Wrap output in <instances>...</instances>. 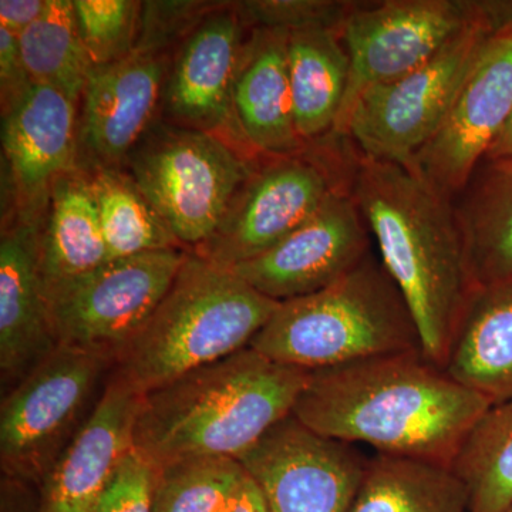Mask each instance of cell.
Wrapping results in <instances>:
<instances>
[{
	"label": "cell",
	"mask_w": 512,
	"mask_h": 512,
	"mask_svg": "<svg viewBox=\"0 0 512 512\" xmlns=\"http://www.w3.org/2000/svg\"><path fill=\"white\" fill-rule=\"evenodd\" d=\"M279 302L225 266L188 252L167 295L111 373L141 396L248 348Z\"/></svg>",
	"instance_id": "cell-4"
},
{
	"label": "cell",
	"mask_w": 512,
	"mask_h": 512,
	"mask_svg": "<svg viewBox=\"0 0 512 512\" xmlns=\"http://www.w3.org/2000/svg\"><path fill=\"white\" fill-rule=\"evenodd\" d=\"M308 379L248 346L144 394L133 447L156 468L185 458L239 460L291 416Z\"/></svg>",
	"instance_id": "cell-3"
},
{
	"label": "cell",
	"mask_w": 512,
	"mask_h": 512,
	"mask_svg": "<svg viewBox=\"0 0 512 512\" xmlns=\"http://www.w3.org/2000/svg\"><path fill=\"white\" fill-rule=\"evenodd\" d=\"M239 461L271 512H349L369 458L355 444L320 436L291 414Z\"/></svg>",
	"instance_id": "cell-13"
},
{
	"label": "cell",
	"mask_w": 512,
	"mask_h": 512,
	"mask_svg": "<svg viewBox=\"0 0 512 512\" xmlns=\"http://www.w3.org/2000/svg\"><path fill=\"white\" fill-rule=\"evenodd\" d=\"M501 2H484L476 18L426 63L366 90L350 114L346 136L363 156L409 168L446 120L474 60L490 35Z\"/></svg>",
	"instance_id": "cell-8"
},
{
	"label": "cell",
	"mask_w": 512,
	"mask_h": 512,
	"mask_svg": "<svg viewBox=\"0 0 512 512\" xmlns=\"http://www.w3.org/2000/svg\"><path fill=\"white\" fill-rule=\"evenodd\" d=\"M505 158H512V111L507 123L488 148L484 160H505Z\"/></svg>",
	"instance_id": "cell-37"
},
{
	"label": "cell",
	"mask_w": 512,
	"mask_h": 512,
	"mask_svg": "<svg viewBox=\"0 0 512 512\" xmlns=\"http://www.w3.org/2000/svg\"><path fill=\"white\" fill-rule=\"evenodd\" d=\"M349 512H471L466 485L450 467L375 453Z\"/></svg>",
	"instance_id": "cell-25"
},
{
	"label": "cell",
	"mask_w": 512,
	"mask_h": 512,
	"mask_svg": "<svg viewBox=\"0 0 512 512\" xmlns=\"http://www.w3.org/2000/svg\"><path fill=\"white\" fill-rule=\"evenodd\" d=\"M443 369L493 404L512 400V279L481 285L458 320Z\"/></svg>",
	"instance_id": "cell-21"
},
{
	"label": "cell",
	"mask_w": 512,
	"mask_h": 512,
	"mask_svg": "<svg viewBox=\"0 0 512 512\" xmlns=\"http://www.w3.org/2000/svg\"><path fill=\"white\" fill-rule=\"evenodd\" d=\"M456 204L477 284L512 279V158L484 160Z\"/></svg>",
	"instance_id": "cell-24"
},
{
	"label": "cell",
	"mask_w": 512,
	"mask_h": 512,
	"mask_svg": "<svg viewBox=\"0 0 512 512\" xmlns=\"http://www.w3.org/2000/svg\"><path fill=\"white\" fill-rule=\"evenodd\" d=\"M80 39L93 66L126 59L136 50L141 2L73 0Z\"/></svg>",
	"instance_id": "cell-30"
},
{
	"label": "cell",
	"mask_w": 512,
	"mask_h": 512,
	"mask_svg": "<svg viewBox=\"0 0 512 512\" xmlns=\"http://www.w3.org/2000/svg\"><path fill=\"white\" fill-rule=\"evenodd\" d=\"M174 53L134 52L93 66L79 106V168H124L128 154L160 119Z\"/></svg>",
	"instance_id": "cell-17"
},
{
	"label": "cell",
	"mask_w": 512,
	"mask_h": 512,
	"mask_svg": "<svg viewBox=\"0 0 512 512\" xmlns=\"http://www.w3.org/2000/svg\"><path fill=\"white\" fill-rule=\"evenodd\" d=\"M493 403L423 352L309 372L292 414L329 439L450 467Z\"/></svg>",
	"instance_id": "cell-1"
},
{
	"label": "cell",
	"mask_w": 512,
	"mask_h": 512,
	"mask_svg": "<svg viewBox=\"0 0 512 512\" xmlns=\"http://www.w3.org/2000/svg\"><path fill=\"white\" fill-rule=\"evenodd\" d=\"M86 173L110 259L185 249L124 168H96Z\"/></svg>",
	"instance_id": "cell-26"
},
{
	"label": "cell",
	"mask_w": 512,
	"mask_h": 512,
	"mask_svg": "<svg viewBox=\"0 0 512 512\" xmlns=\"http://www.w3.org/2000/svg\"><path fill=\"white\" fill-rule=\"evenodd\" d=\"M227 2L148 0L141 2L140 28L134 52L173 55L177 47Z\"/></svg>",
	"instance_id": "cell-32"
},
{
	"label": "cell",
	"mask_w": 512,
	"mask_h": 512,
	"mask_svg": "<svg viewBox=\"0 0 512 512\" xmlns=\"http://www.w3.org/2000/svg\"><path fill=\"white\" fill-rule=\"evenodd\" d=\"M43 222L2 220L0 237V373L9 390L57 348L40 274Z\"/></svg>",
	"instance_id": "cell-19"
},
{
	"label": "cell",
	"mask_w": 512,
	"mask_h": 512,
	"mask_svg": "<svg viewBox=\"0 0 512 512\" xmlns=\"http://www.w3.org/2000/svg\"><path fill=\"white\" fill-rule=\"evenodd\" d=\"M3 512H6L5 510H3Z\"/></svg>",
	"instance_id": "cell-39"
},
{
	"label": "cell",
	"mask_w": 512,
	"mask_h": 512,
	"mask_svg": "<svg viewBox=\"0 0 512 512\" xmlns=\"http://www.w3.org/2000/svg\"><path fill=\"white\" fill-rule=\"evenodd\" d=\"M140 393L110 373L79 433L39 485L36 512H93L120 461L133 448Z\"/></svg>",
	"instance_id": "cell-18"
},
{
	"label": "cell",
	"mask_w": 512,
	"mask_h": 512,
	"mask_svg": "<svg viewBox=\"0 0 512 512\" xmlns=\"http://www.w3.org/2000/svg\"><path fill=\"white\" fill-rule=\"evenodd\" d=\"M247 26L235 2L211 13L175 50L165 82L160 119L221 138L249 160V146L234 107V83Z\"/></svg>",
	"instance_id": "cell-14"
},
{
	"label": "cell",
	"mask_w": 512,
	"mask_h": 512,
	"mask_svg": "<svg viewBox=\"0 0 512 512\" xmlns=\"http://www.w3.org/2000/svg\"><path fill=\"white\" fill-rule=\"evenodd\" d=\"M350 190L409 305L424 355L443 367L458 320L481 286L456 200L403 165L359 151Z\"/></svg>",
	"instance_id": "cell-2"
},
{
	"label": "cell",
	"mask_w": 512,
	"mask_h": 512,
	"mask_svg": "<svg viewBox=\"0 0 512 512\" xmlns=\"http://www.w3.org/2000/svg\"><path fill=\"white\" fill-rule=\"evenodd\" d=\"M47 0H2L0 26L20 35L45 13Z\"/></svg>",
	"instance_id": "cell-35"
},
{
	"label": "cell",
	"mask_w": 512,
	"mask_h": 512,
	"mask_svg": "<svg viewBox=\"0 0 512 512\" xmlns=\"http://www.w3.org/2000/svg\"><path fill=\"white\" fill-rule=\"evenodd\" d=\"M19 45L32 82L56 87L80 106L93 63L80 39L73 0H47L45 13L20 33Z\"/></svg>",
	"instance_id": "cell-28"
},
{
	"label": "cell",
	"mask_w": 512,
	"mask_h": 512,
	"mask_svg": "<svg viewBox=\"0 0 512 512\" xmlns=\"http://www.w3.org/2000/svg\"><path fill=\"white\" fill-rule=\"evenodd\" d=\"M2 220L43 222L60 175L79 168V103L56 87L32 83L2 116Z\"/></svg>",
	"instance_id": "cell-15"
},
{
	"label": "cell",
	"mask_w": 512,
	"mask_h": 512,
	"mask_svg": "<svg viewBox=\"0 0 512 512\" xmlns=\"http://www.w3.org/2000/svg\"><path fill=\"white\" fill-rule=\"evenodd\" d=\"M505 512H512V505H511V507H510V508H508V510H507V511H505Z\"/></svg>",
	"instance_id": "cell-38"
},
{
	"label": "cell",
	"mask_w": 512,
	"mask_h": 512,
	"mask_svg": "<svg viewBox=\"0 0 512 512\" xmlns=\"http://www.w3.org/2000/svg\"><path fill=\"white\" fill-rule=\"evenodd\" d=\"M187 249L110 259L92 272L46 288L57 342L116 362L156 311Z\"/></svg>",
	"instance_id": "cell-10"
},
{
	"label": "cell",
	"mask_w": 512,
	"mask_h": 512,
	"mask_svg": "<svg viewBox=\"0 0 512 512\" xmlns=\"http://www.w3.org/2000/svg\"><path fill=\"white\" fill-rule=\"evenodd\" d=\"M110 261L89 174L82 168L60 175L50 192L39 234V264L45 289L79 278Z\"/></svg>",
	"instance_id": "cell-22"
},
{
	"label": "cell",
	"mask_w": 512,
	"mask_h": 512,
	"mask_svg": "<svg viewBox=\"0 0 512 512\" xmlns=\"http://www.w3.org/2000/svg\"><path fill=\"white\" fill-rule=\"evenodd\" d=\"M258 161L221 138L158 119L128 154L124 170L192 251L217 231Z\"/></svg>",
	"instance_id": "cell-7"
},
{
	"label": "cell",
	"mask_w": 512,
	"mask_h": 512,
	"mask_svg": "<svg viewBox=\"0 0 512 512\" xmlns=\"http://www.w3.org/2000/svg\"><path fill=\"white\" fill-rule=\"evenodd\" d=\"M247 471V470H245ZM221 512H271L266 504L261 488L254 478L245 474L235 493L231 495L228 503Z\"/></svg>",
	"instance_id": "cell-36"
},
{
	"label": "cell",
	"mask_w": 512,
	"mask_h": 512,
	"mask_svg": "<svg viewBox=\"0 0 512 512\" xmlns=\"http://www.w3.org/2000/svg\"><path fill=\"white\" fill-rule=\"evenodd\" d=\"M288 69L296 130L309 146L333 133L348 89L349 57L339 32L289 33Z\"/></svg>",
	"instance_id": "cell-23"
},
{
	"label": "cell",
	"mask_w": 512,
	"mask_h": 512,
	"mask_svg": "<svg viewBox=\"0 0 512 512\" xmlns=\"http://www.w3.org/2000/svg\"><path fill=\"white\" fill-rule=\"evenodd\" d=\"M512 111V2L500 15L453 106L407 170L456 198L470 183Z\"/></svg>",
	"instance_id": "cell-12"
},
{
	"label": "cell",
	"mask_w": 512,
	"mask_h": 512,
	"mask_svg": "<svg viewBox=\"0 0 512 512\" xmlns=\"http://www.w3.org/2000/svg\"><path fill=\"white\" fill-rule=\"evenodd\" d=\"M247 471L229 457H197L156 468L153 512H221Z\"/></svg>",
	"instance_id": "cell-29"
},
{
	"label": "cell",
	"mask_w": 512,
	"mask_h": 512,
	"mask_svg": "<svg viewBox=\"0 0 512 512\" xmlns=\"http://www.w3.org/2000/svg\"><path fill=\"white\" fill-rule=\"evenodd\" d=\"M288 32L251 29L234 83L239 126L258 156H295L306 150L296 130L288 69Z\"/></svg>",
	"instance_id": "cell-20"
},
{
	"label": "cell",
	"mask_w": 512,
	"mask_h": 512,
	"mask_svg": "<svg viewBox=\"0 0 512 512\" xmlns=\"http://www.w3.org/2000/svg\"><path fill=\"white\" fill-rule=\"evenodd\" d=\"M370 251L369 228L349 188L329 195L274 247L229 269L266 298L285 302L335 284Z\"/></svg>",
	"instance_id": "cell-16"
},
{
	"label": "cell",
	"mask_w": 512,
	"mask_h": 512,
	"mask_svg": "<svg viewBox=\"0 0 512 512\" xmlns=\"http://www.w3.org/2000/svg\"><path fill=\"white\" fill-rule=\"evenodd\" d=\"M451 470L466 485L471 512L512 505V400L493 404L468 434Z\"/></svg>",
	"instance_id": "cell-27"
},
{
	"label": "cell",
	"mask_w": 512,
	"mask_h": 512,
	"mask_svg": "<svg viewBox=\"0 0 512 512\" xmlns=\"http://www.w3.org/2000/svg\"><path fill=\"white\" fill-rule=\"evenodd\" d=\"M249 346L279 365L306 372L423 352L406 299L372 251L328 288L279 302Z\"/></svg>",
	"instance_id": "cell-5"
},
{
	"label": "cell",
	"mask_w": 512,
	"mask_h": 512,
	"mask_svg": "<svg viewBox=\"0 0 512 512\" xmlns=\"http://www.w3.org/2000/svg\"><path fill=\"white\" fill-rule=\"evenodd\" d=\"M481 6L480 0L360 2L339 32L350 70L333 136H346L353 107L366 90L426 63L476 18Z\"/></svg>",
	"instance_id": "cell-11"
},
{
	"label": "cell",
	"mask_w": 512,
	"mask_h": 512,
	"mask_svg": "<svg viewBox=\"0 0 512 512\" xmlns=\"http://www.w3.org/2000/svg\"><path fill=\"white\" fill-rule=\"evenodd\" d=\"M360 2L340 0H248L235 2L242 22L251 29L285 32L329 29L340 32Z\"/></svg>",
	"instance_id": "cell-31"
},
{
	"label": "cell",
	"mask_w": 512,
	"mask_h": 512,
	"mask_svg": "<svg viewBox=\"0 0 512 512\" xmlns=\"http://www.w3.org/2000/svg\"><path fill=\"white\" fill-rule=\"evenodd\" d=\"M356 157L350 138L333 134L295 156L262 157L217 231L192 252L231 268L268 251L308 221L329 195L352 188Z\"/></svg>",
	"instance_id": "cell-6"
},
{
	"label": "cell",
	"mask_w": 512,
	"mask_h": 512,
	"mask_svg": "<svg viewBox=\"0 0 512 512\" xmlns=\"http://www.w3.org/2000/svg\"><path fill=\"white\" fill-rule=\"evenodd\" d=\"M113 366L107 357L59 346L9 390L0 407V464L8 480L42 484L89 419Z\"/></svg>",
	"instance_id": "cell-9"
},
{
	"label": "cell",
	"mask_w": 512,
	"mask_h": 512,
	"mask_svg": "<svg viewBox=\"0 0 512 512\" xmlns=\"http://www.w3.org/2000/svg\"><path fill=\"white\" fill-rule=\"evenodd\" d=\"M22 52L19 36L0 26V97L2 116L8 113L32 86Z\"/></svg>",
	"instance_id": "cell-34"
},
{
	"label": "cell",
	"mask_w": 512,
	"mask_h": 512,
	"mask_svg": "<svg viewBox=\"0 0 512 512\" xmlns=\"http://www.w3.org/2000/svg\"><path fill=\"white\" fill-rule=\"evenodd\" d=\"M156 467L136 448L120 461L93 512H153Z\"/></svg>",
	"instance_id": "cell-33"
}]
</instances>
